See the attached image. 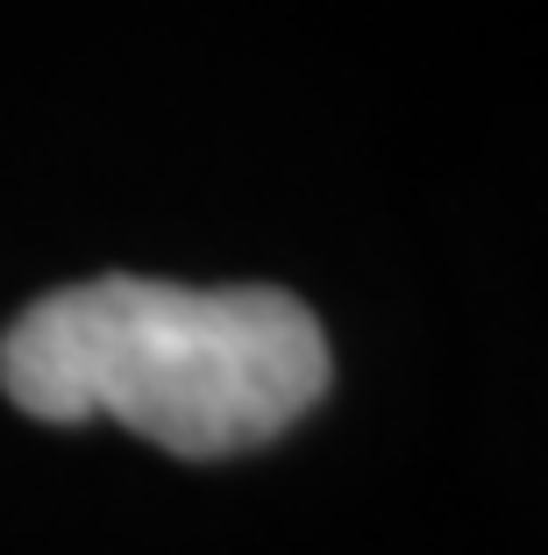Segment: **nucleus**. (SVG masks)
<instances>
[{
	"label": "nucleus",
	"instance_id": "nucleus-1",
	"mask_svg": "<svg viewBox=\"0 0 548 555\" xmlns=\"http://www.w3.org/2000/svg\"><path fill=\"white\" fill-rule=\"evenodd\" d=\"M328 335L278 285L86 278L0 335V392L58 427L122 421L164 456L221 463L278 441L328 392Z\"/></svg>",
	"mask_w": 548,
	"mask_h": 555
}]
</instances>
